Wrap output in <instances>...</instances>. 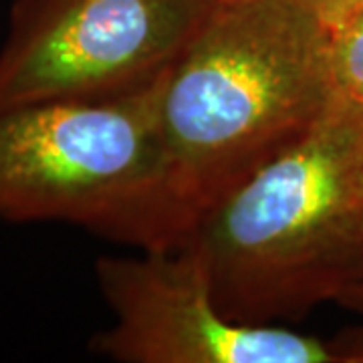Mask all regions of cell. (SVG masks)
Instances as JSON below:
<instances>
[{
  "instance_id": "277c9868",
  "label": "cell",
  "mask_w": 363,
  "mask_h": 363,
  "mask_svg": "<svg viewBox=\"0 0 363 363\" xmlns=\"http://www.w3.org/2000/svg\"><path fill=\"white\" fill-rule=\"evenodd\" d=\"M216 0H14L0 113L142 89L176 63Z\"/></svg>"
},
{
  "instance_id": "7a4b0ae2",
  "label": "cell",
  "mask_w": 363,
  "mask_h": 363,
  "mask_svg": "<svg viewBox=\"0 0 363 363\" xmlns=\"http://www.w3.org/2000/svg\"><path fill=\"white\" fill-rule=\"evenodd\" d=\"M182 247L233 321H293L363 279V107L333 101L285 152L206 208Z\"/></svg>"
},
{
  "instance_id": "9c48e42d",
  "label": "cell",
  "mask_w": 363,
  "mask_h": 363,
  "mask_svg": "<svg viewBox=\"0 0 363 363\" xmlns=\"http://www.w3.org/2000/svg\"><path fill=\"white\" fill-rule=\"evenodd\" d=\"M216 2H224V0H216Z\"/></svg>"
},
{
  "instance_id": "6da1fadb",
  "label": "cell",
  "mask_w": 363,
  "mask_h": 363,
  "mask_svg": "<svg viewBox=\"0 0 363 363\" xmlns=\"http://www.w3.org/2000/svg\"><path fill=\"white\" fill-rule=\"evenodd\" d=\"M329 45L313 0L216 2L160 91L176 248L206 208L323 116L335 97Z\"/></svg>"
},
{
  "instance_id": "52a82bcc",
  "label": "cell",
  "mask_w": 363,
  "mask_h": 363,
  "mask_svg": "<svg viewBox=\"0 0 363 363\" xmlns=\"http://www.w3.org/2000/svg\"><path fill=\"white\" fill-rule=\"evenodd\" d=\"M313 2L331 26L345 21L351 14L363 11V0H313Z\"/></svg>"
},
{
  "instance_id": "8992f818",
  "label": "cell",
  "mask_w": 363,
  "mask_h": 363,
  "mask_svg": "<svg viewBox=\"0 0 363 363\" xmlns=\"http://www.w3.org/2000/svg\"><path fill=\"white\" fill-rule=\"evenodd\" d=\"M329 63L335 93L363 107V11L331 26Z\"/></svg>"
},
{
  "instance_id": "5b68a950",
  "label": "cell",
  "mask_w": 363,
  "mask_h": 363,
  "mask_svg": "<svg viewBox=\"0 0 363 363\" xmlns=\"http://www.w3.org/2000/svg\"><path fill=\"white\" fill-rule=\"evenodd\" d=\"M95 279L113 325L89 350L119 363H341L333 341L233 321L194 248L99 257Z\"/></svg>"
},
{
  "instance_id": "ba28073f",
  "label": "cell",
  "mask_w": 363,
  "mask_h": 363,
  "mask_svg": "<svg viewBox=\"0 0 363 363\" xmlns=\"http://www.w3.org/2000/svg\"><path fill=\"white\" fill-rule=\"evenodd\" d=\"M337 303L343 307L355 309V311H363V279L353 283L347 291H343L341 297L337 298Z\"/></svg>"
},
{
  "instance_id": "3957f363",
  "label": "cell",
  "mask_w": 363,
  "mask_h": 363,
  "mask_svg": "<svg viewBox=\"0 0 363 363\" xmlns=\"http://www.w3.org/2000/svg\"><path fill=\"white\" fill-rule=\"evenodd\" d=\"M164 75L117 97L2 111L0 218L67 222L140 250H174L160 125Z\"/></svg>"
}]
</instances>
